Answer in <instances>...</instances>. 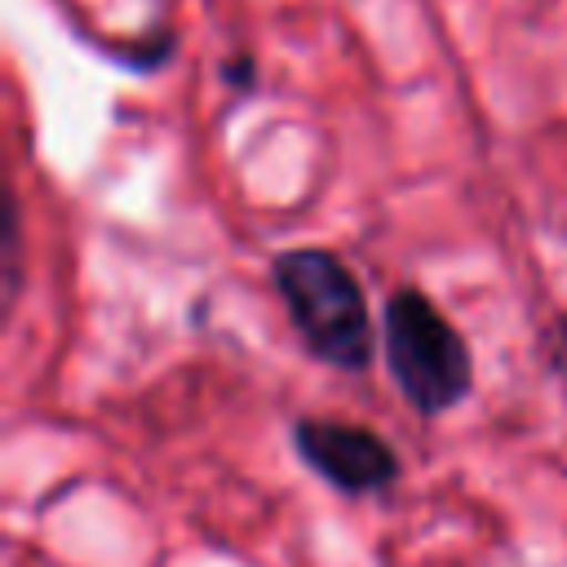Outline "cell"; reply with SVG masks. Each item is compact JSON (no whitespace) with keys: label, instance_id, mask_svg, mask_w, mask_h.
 <instances>
[{"label":"cell","instance_id":"4","mask_svg":"<svg viewBox=\"0 0 567 567\" xmlns=\"http://www.w3.org/2000/svg\"><path fill=\"white\" fill-rule=\"evenodd\" d=\"M554 354H558V368L567 372V315H563L558 328H554Z\"/></svg>","mask_w":567,"mask_h":567},{"label":"cell","instance_id":"5","mask_svg":"<svg viewBox=\"0 0 567 567\" xmlns=\"http://www.w3.org/2000/svg\"><path fill=\"white\" fill-rule=\"evenodd\" d=\"M226 80L239 84V89H248V84H252V62H235V66H226Z\"/></svg>","mask_w":567,"mask_h":567},{"label":"cell","instance_id":"3","mask_svg":"<svg viewBox=\"0 0 567 567\" xmlns=\"http://www.w3.org/2000/svg\"><path fill=\"white\" fill-rule=\"evenodd\" d=\"M292 447L328 487L346 496H372L399 478L394 447L368 425L306 416L292 425Z\"/></svg>","mask_w":567,"mask_h":567},{"label":"cell","instance_id":"1","mask_svg":"<svg viewBox=\"0 0 567 567\" xmlns=\"http://www.w3.org/2000/svg\"><path fill=\"white\" fill-rule=\"evenodd\" d=\"M270 275L306 350L328 368L363 372L372 359V323L350 266L328 248H288Z\"/></svg>","mask_w":567,"mask_h":567},{"label":"cell","instance_id":"2","mask_svg":"<svg viewBox=\"0 0 567 567\" xmlns=\"http://www.w3.org/2000/svg\"><path fill=\"white\" fill-rule=\"evenodd\" d=\"M385 368L421 416H443L474 385V359L447 315L416 288H399L381 310Z\"/></svg>","mask_w":567,"mask_h":567}]
</instances>
